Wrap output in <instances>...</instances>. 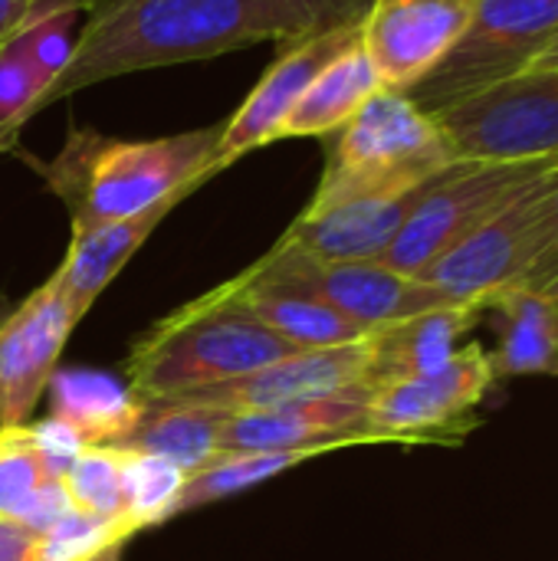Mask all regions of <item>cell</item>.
<instances>
[{
  "instance_id": "1",
  "label": "cell",
  "mask_w": 558,
  "mask_h": 561,
  "mask_svg": "<svg viewBox=\"0 0 558 561\" xmlns=\"http://www.w3.org/2000/svg\"><path fill=\"white\" fill-rule=\"evenodd\" d=\"M368 0H105L82 23L66 69L33 115L118 76L214 59L257 43H289L362 20Z\"/></svg>"
},
{
  "instance_id": "2",
  "label": "cell",
  "mask_w": 558,
  "mask_h": 561,
  "mask_svg": "<svg viewBox=\"0 0 558 561\" xmlns=\"http://www.w3.org/2000/svg\"><path fill=\"white\" fill-rule=\"evenodd\" d=\"M220 125L164 138H115L72 125L49 161L26 158L69 214L72 233L135 217L171 194H194L224 168Z\"/></svg>"
},
{
  "instance_id": "3",
  "label": "cell",
  "mask_w": 558,
  "mask_h": 561,
  "mask_svg": "<svg viewBox=\"0 0 558 561\" xmlns=\"http://www.w3.org/2000/svg\"><path fill=\"white\" fill-rule=\"evenodd\" d=\"M293 352L299 348L266 329L227 279L155 322L132 345L125 385L145 404L171 401L247 378Z\"/></svg>"
},
{
  "instance_id": "4",
  "label": "cell",
  "mask_w": 558,
  "mask_h": 561,
  "mask_svg": "<svg viewBox=\"0 0 558 561\" xmlns=\"http://www.w3.org/2000/svg\"><path fill=\"white\" fill-rule=\"evenodd\" d=\"M454 161L460 158L437 115L424 112L408 92L382 89L345 128L335 131L306 210L411 194Z\"/></svg>"
},
{
  "instance_id": "5",
  "label": "cell",
  "mask_w": 558,
  "mask_h": 561,
  "mask_svg": "<svg viewBox=\"0 0 558 561\" xmlns=\"http://www.w3.org/2000/svg\"><path fill=\"white\" fill-rule=\"evenodd\" d=\"M558 158V154H556ZM556 158L543 161H470L460 158L434 181H428L401 224L398 237L378 263L421 276L434 260L454 250L464 237L483 227L503 210L533 178H539Z\"/></svg>"
},
{
  "instance_id": "6",
  "label": "cell",
  "mask_w": 558,
  "mask_h": 561,
  "mask_svg": "<svg viewBox=\"0 0 558 561\" xmlns=\"http://www.w3.org/2000/svg\"><path fill=\"white\" fill-rule=\"evenodd\" d=\"M556 36L558 0H477L460 43L408 95L441 112L529 69Z\"/></svg>"
},
{
  "instance_id": "7",
  "label": "cell",
  "mask_w": 558,
  "mask_h": 561,
  "mask_svg": "<svg viewBox=\"0 0 558 561\" xmlns=\"http://www.w3.org/2000/svg\"><path fill=\"white\" fill-rule=\"evenodd\" d=\"M257 283L296 289L332 306L345 319L375 332L391 322H405L451 302L441 289L418 276H405L378 260H316L309 253L273 247L247 270Z\"/></svg>"
},
{
  "instance_id": "8",
  "label": "cell",
  "mask_w": 558,
  "mask_h": 561,
  "mask_svg": "<svg viewBox=\"0 0 558 561\" xmlns=\"http://www.w3.org/2000/svg\"><path fill=\"white\" fill-rule=\"evenodd\" d=\"M437 115L457 158L543 161L558 154V69H523Z\"/></svg>"
},
{
  "instance_id": "9",
  "label": "cell",
  "mask_w": 558,
  "mask_h": 561,
  "mask_svg": "<svg viewBox=\"0 0 558 561\" xmlns=\"http://www.w3.org/2000/svg\"><path fill=\"white\" fill-rule=\"evenodd\" d=\"M497 385L490 352L477 342L460 345L441 368L391 381L372 391L368 421L388 444L457 447L477 427V408Z\"/></svg>"
},
{
  "instance_id": "10",
  "label": "cell",
  "mask_w": 558,
  "mask_h": 561,
  "mask_svg": "<svg viewBox=\"0 0 558 561\" xmlns=\"http://www.w3.org/2000/svg\"><path fill=\"white\" fill-rule=\"evenodd\" d=\"M558 161V158H556ZM556 161L533 178L503 210H497L483 227H477L470 237H464L454 250H447L441 260H434L418 279L441 289L451 302H477L483 306L490 296L520 286L523 273L536 250V230H539V210L549 171Z\"/></svg>"
},
{
  "instance_id": "11",
  "label": "cell",
  "mask_w": 558,
  "mask_h": 561,
  "mask_svg": "<svg viewBox=\"0 0 558 561\" xmlns=\"http://www.w3.org/2000/svg\"><path fill=\"white\" fill-rule=\"evenodd\" d=\"M362 43V20H345L326 30H316L309 36L289 39L286 49L270 62L263 79L253 85V92L237 105L230 118H224L217 161L227 171L243 154L280 141V131L309 89V82L345 49Z\"/></svg>"
},
{
  "instance_id": "12",
  "label": "cell",
  "mask_w": 558,
  "mask_h": 561,
  "mask_svg": "<svg viewBox=\"0 0 558 561\" xmlns=\"http://www.w3.org/2000/svg\"><path fill=\"white\" fill-rule=\"evenodd\" d=\"M76 325L79 312L56 273L0 319V427L30 421Z\"/></svg>"
},
{
  "instance_id": "13",
  "label": "cell",
  "mask_w": 558,
  "mask_h": 561,
  "mask_svg": "<svg viewBox=\"0 0 558 561\" xmlns=\"http://www.w3.org/2000/svg\"><path fill=\"white\" fill-rule=\"evenodd\" d=\"M477 0H368L362 46L385 89L411 92L460 43Z\"/></svg>"
},
{
  "instance_id": "14",
  "label": "cell",
  "mask_w": 558,
  "mask_h": 561,
  "mask_svg": "<svg viewBox=\"0 0 558 561\" xmlns=\"http://www.w3.org/2000/svg\"><path fill=\"white\" fill-rule=\"evenodd\" d=\"M372 385H355L329 398L273 408V411H247L230 414L220 450L240 454V450H316L332 454L345 447H365V444H388L382 431L368 421V401Z\"/></svg>"
},
{
  "instance_id": "15",
  "label": "cell",
  "mask_w": 558,
  "mask_h": 561,
  "mask_svg": "<svg viewBox=\"0 0 558 561\" xmlns=\"http://www.w3.org/2000/svg\"><path fill=\"white\" fill-rule=\"evenodd\" d=\"M368 335L358 342H349V345L293 352L247 378H237V381H227L217 388H204V391H191V394L171 398V401L210 404V408H224L230 414H247V411H273V408L329 398L345 388L368 385V362H372Z\"/></svg>"
},
{
  "instance_id": "16",
  "label": "cell",
  "mask_w": 558,
  "mask_h": 561,
  "mask_svg": "<svg viewBox=\"0 0 558 561\" xmlns=\"http://www.w3.org/2000/svg\"><path fill=\"white\" fill-rule=\"evenodd\" d=\"M418 194L421 187L398 197H365L322 210H303L276 243L316 260H382L408 220Z\"/></svg>"
},
{
  "instance_id": "17",
  "label": "cell",
  "mask_w": 558,
  "mask_h": 561,
  "mask_svg": "<svg viewBox=\"0 0 558 561\" xmlns=\"http://www.w3.org/2000/svg\"><path fill=\"white\" fill-rule=\"evenodd\" d=\"M483 316H487L483 306L467 302V306H444V309L375 329L368 335L372 342L368 385L382 388V385L418 378V375L441 368Z\"/></svg>"
},
{
  "instance_id": "18",
  "label": "cell",
  "mask_w": 558,
  "mask_h": 561,
  "mask_svg": "<svg viewBox=\"0 0 558 561\" xmlns=\"http://www.w3.org/2000/svg\"><path fill=\"white\" fill-rule=\"evenodd\" d=\"M184 197H191V194H171L135 217L72 233L69 250H66L62 263L56 266V276H59L72 309L79 312V319L92 309V302L102 296V289L125 270V263L138 253V247L161 227V220Z\"/></svg>"
},
{
  "instance_id": "19",
  "label": "cell",
  "mask_w": 558,
  "mask_h": 561,
  "mask_svg": "<svg viewBox=\"0 0 558 561\" xmlns=\"http://www.w3.org/2000/svg\"><path fill=\"white\" fill-rule=\"evenodd\" d=\"M46 398L49 417L82 447H122L145 408L128 385L95 368H56Z\"/></svg>"
},
{
  "instance_id": "20",
  "label": "cell",
  "mask_w": 558,
  "mask_h": 561,
  "mask_svg": "<svg viewBox=\"0 0 558 561\" xmlns=\"http://www.w3.org/2000/svg\"><path fill=\"white\" fill-rule=\"evenodd\" d=\"M497 319V352H490L497 381L553 375L558 378V296L510 286L483 302Z\"/></svg>"
},
{
  "instance_id": "21",
  "label": "cell",
  "mask_w": 558,
  "mask_h": 561,
  "mask_svg": "<svg viewBox=\"0 0 558 561\" xmlns=\"http://www.w3.org/2000/svg\"><path fill=\"white\" fill-rule=\"evenodd\" d=\"M227 421L230 411L224 408L191 404V401H148L141 408L135 431L125 437L122 450L168 460L187 477L224 454L220 437Z\"/></svg>"
},
{
  "instance_id": "22",
  "label": "cell",
  "mask_w": 558,
  "mask_h": 561,
  "mask_svg": "<svg viewBox=\"0 0 558 561\" xmlns=\"http://www.w3.org/2000/svg\"><path fill=\"white\" fill-rule=\"evenodd\" d=\"M385 89L375 62L368 59L365 46L355 43L352 49H345L342 56H335L303 92V99L296 102V108L289 112L280 141L286 138H322V135H335L339 128H345L358 108L375 99Z\"/></svg>"
},
{
  "instance_id": "23",
  "label": "cell",
  "mask_w": 558,
  "mask_h": 561,
  "mask_svg": "<svg viewBox=\"0 0 558 561\" xmlns=\"http://www.w3.org/2000/svg\"><path fill=\"white\" fill-rule=\"evenodd\" d=\"M230 283H234L237 299L266 329H273L283 342H289L299 352L349 345V342H358V339L368 335V329H362L358 322L345 319L342 312H335L332 306L319 302L316 296L257 283L247 270L240 276H234Z\"/></svg>"
},
{
  "instance_id": "24",
  "label": "cell",
  "mask_w": 558,
  "mask_h": 561,
  "mask_svg": "<svg viewBox=\"0 0 558 561\" xmlns=\"http://www.w3.org/2000/svg\"><path fill=\"white\" fill-rule=\"evenodd\" d=\"M322 454L316 450H240V454H220L214 463L194 470L184 477V486L174 500L171 519L184 516L191 510H201L207 503L247 493L306 460H316Z\"/></svg>"
},
{
  "instance_id": "25",
  "label": "cell",
  "mask_w": 558,
  "mask_h": 561,
  "mask_svg": "<svg viewBox=\"0 0 558 561\" xmlns=\"http://www.w3.org/2000/svg\"><path fill=\"white\" fill-rule=\"evenodd\" d=\"M56 477L33 437L30 424L20 427H0V516L23 523L43 490L56 483Z\"/></svg>"
},
{
  "instance_id": "26",
  "label": "cell",
  "mask_w": 558,
  "mask_h": 561,
  "mask_svg": "<svg viewBox=\"0 0 558 561\" xmlns=\"http://www.w3.org/2000/svg\"><path fill=\"white\" fill-rule=\"evenodd\" d=\"M76 510L109 519H125V450L82 447L62 473ZM128 523V519H125ZM135 529V526H132Z\"/></svg>"
},
{
  "instance_id": "27",
  "label": "cell",
  "mask_w": 558,
  "mask_h": 561,
  "mask_svg": "<svg viewBox=\"0 0 558 561\" xmlns=\"http://www.w3.org/2000/svg\"><path fill=\"white\" fill-rule=\"evenodd\" d=\"M181 486L184 470L174 463L125 450V519L135 533L168 523Z\"/></svg>"
},
{
  "instance_id": "28",
  "label": "cell",
  "mask_w": 558,
  "mask_h": 561,
  "mask_svg": "<svg viewBox=\"0 0 558 561\" xmlns=\"http://www.w3.org/2000/svg\"><path fill=\"white\" fill-rule=\"evenodd\" d=\"M135 536L132 523L72 510L36 539V561H82Z\"/></svg>"
},
{
  "instance_id": "29",
  "label": "cell",
  "mask_w": 558,
  "mask_h": 561,
  "mask_svg": "<svg viewBox=\"0 0 558 561\" xmlns=\"http://www.w3.org/2000/svg\"><path fill=\"white\" fill-rule=\"evenodd\" d=\"M43 85L33 76L20 39L0 49V151H10L20 128L33 118Z\"/></svg>"
},
{
  "instance_id": "30",
  "label": "cell",
  "mask_w": 558,
  "mask_h": 561,
  "mask_svg": "<svg viewBox=\"0 0 558 561\" xmlns=\"http://www.w3.org/2000/svg\"><path fill=\"white\" fill-rule=\"evenodd\" d=\"M72 20H76V10H56V13H46L43 20H36L30 30H23L16 36L20 46H23V56H26V62L33 69V76L43 85V92L66 69L69 56H72V46H76Z\"/></svg>"
},
{
  "instance_id": "31",
  "label": "cell",
  "mask_w": 558,
  "mask_h": 561,
  "mask_svg": "<svg viewBox=\"0 0 558 561\" xmlns=\"http://www.w3.org/2000/svg\"><path fill=\"white\" fill-rule=\"evenodd\" d=\"M533 293L558 296V161L549 171L543 210H539V230H536V250L523 273V283Z\"/></svg>"
},
{
  "instance_id": "32",
  "label": "cell",
  "mask_w": 558,
  "mask_h": 561,
  "mask_svg": "<svg viewBox=\"0 0 558 561\" xmlns=\"http://www.w3.org/2000/svg\"><path fill=\"white\" fill-rule=\"evenodd\" d=\"M36 533L0 516V561H36Z\"/></svg>"
},
{
  "instance_id": "33",
  "label": "cell",
  "mask_w": 558,
  "mask_h": 561,
  "mask_svg": "<svg viewBox=\"0 0 558 561\" xmlns=\"http://www.w3.org/2000/svg\"><path fill=\"white\" fill-rule=\"evenodd\" d=\"M43 16L46 13L33 7L30 0H0V49L10 46L23 30H30Z\"/></svg>"
},
{
  "instance_id": "34",
  "label": "cell",
  "mask_w": 558,
  "mask_h": 561,
  "mask_svg": "<svg viewBox=\"0 0 558 561\" xmlns=\"http://www.w3.org/2000/svg\"><path fill=\"white\" fill-rule=\"evenodd\" d=\"M33 7H39L43 13H56V10H95L99 3H105V0H30Z\"/></svg>"
},
{
  "instance_id": "35",
  "label": "cell",
  "mask_w": 558,
  "mask_h": 561,
  "mask_svg": "<svg viewBox=\"0 0 558 561\" xmlns=\"http://www.w3.org/2000/svg\"><path fill=\"white\" fill-rule=\"evenodd\" d=\"M529 69H558V36L533 59V66Z\"/></svg>"
},
{
  "instance_id": "36",
  "label": "cell",
  "mask_w": 558,
  "mask_h": 561,
  "mask_svg": "<svg viewBox=\"0 0 558 561\" xmlns=\"http://www.w3.org/2000/svg\"><path fill=\"white\" fill-rule=\"evenodd\" d=\"M122 552H125V542H115V546H109V549H102V552H95V556L82 561H122Z\"/></svg>"
}]
</instances>
